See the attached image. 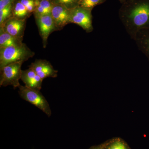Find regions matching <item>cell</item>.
I'll return each mask as SVG.
<instances>
[{
    "mask_svg": "<svg viewBox=\"0 0 149 149\" xmlns=\"http://www.w3.org/2000/svg\"><path fill=\"white\" fill-rule=\"evenodd\" d=\"M35 55L24 43L0 48V69L13 63L27 61Z\"/></svg>",
    "mask_w": 149,
    "mask_h": 149,
    "instance_id": "1",
    "label": "cell"
},
{
    "mask_svg": "<svg viewBox=\"0 0 149 149\" xmlns=\"http://www.w3.org/2000/svg\"><path fill=\"white\" fill-rule=\"evenodd\" d=\"M18 88L19 94L22 98L35 105L49 117L51 116L52 111L49 104L40 91L21 85Z\"/></svg>",
    "mask_w": 149,
    "mask_h": 149,
    "instance_id": "2",
    "label": "cell"
},
{
    "mask_svg": "<svg viewBox=\"0 0 149 149\" xmlns=\"http://www.w3.org/2000/svg\"><path fill=\"white\" fill-rule=\"evenodd\" d=\"M23 61H18L10 63L0 69V86L6 87L11 85L14 89L20 85L19 79H21L22 65Z\"/></svg>",
    "mask_w": 149,
    "mask_h": 149,
    "instance_id": "3",
    "label": "cell"
},
{
    "mask_svg": "<svg viewBox=\"0 0 149 149\" xmlns=\"http://www.w3.org/2000/svg\"><path fill=\"white\" fill-rule=\"evenodd\" d=\"M128 17L136 27L143 29L149 28V3H142L136 6Z\"/></svg>",
    "mask_w": 149,
    "mask_h": 149,
    "instance_id": "4",
    "label": "cell"
},
{
    "mask_svg": "<svg viewBox=\"0 0 149 149\" xmlns=\"http://www.w3.org/2000/svg\"><path fill=\"white\" fill-rule=\"evenodd\" d=\"M70 23L79 25L87 32H90L93 29L92 15L90 10L77 6L70 10Z\"/></svg>",
    "mask_w": 149,
    "mask_h": 149,
    "instance_id": "5",
    "label": "cell"
},
{
    "mask_svg": "<svg viewBox=\"0 0 149 149\" xmlns=\"http://www.w3.org/2000/svg\"><path fill=\"white\" fill-rule=\"evenodd\" d=\"M35 21L42 40L43 47L47 45L49 36L53 32L57 31L51 14L35 16Z\"/></svg>",
    "mask_w": 149,
    "mask_h": 149,
    "instance_id": "6",
    "label": "cell"
},
{
    "mask_svg": "<svg viewBox=\"0 0 149 149\" xmlns=\"http://www.w3.org/2000/svg\"><path fill=\"white\" fill-rule=\"evenodd\" d=\"M70 11L64 6L54 5L51 15L58 30H62L68 24L70 23Z\"/></svg>",
    "mask_w": 149,
    "mask_h": 149,
    "instance_id": "7",
    "label": "cell"
},
{
    "mask_svg": "<svg viewBox=\"0 0 149 149\" xmlns=\"http://www.w3.org/2000/svg\"><path fill=\"white\" fill-rule=\"evenodd\" d=\"M42 80L47 77L55 78L58 71L54 69L50 63L46 60L36 59L29 65Z\"/></svg>",
    "mask_w": 149,
    "mask_h": 149,
    "instance_id": "8",
    "label": "cell"
},
{
    "mask_svg": "<svg viewBox=\"0 0 149 149\" xmlns=\"http://www.w3.org/2000/svg\"><path fill=\"white\" fill-rule=\"evenodd\" d=\"M26 23V19H18L13 17L9 19L1 27L13 37L22 41Z\"/></svg>",
    "mask_w": 149,
    "mask_h": 149,
    "instance_id": "9",
    "label": "cell"
},
{
    "mask_svg": "<svg viewBox=\"0 0 149 149\" xmlns=\"http://www.w3.org/2000/svg\"><path fill=\"white\" fill-rule=\"evenodd\" d=\"M21 80L28 88L39 91L42 89L43 80L32 68L22 70Z\"/></svg>",
    "mask_w": 149,
    "mask_h": 149,
    "instance_id": "10",
    "label": "cell"
},
{
    "mask_svg": "<svg viewBox=\"0 0 149 149\" xmlns=\"http://www.w3.org/2000/svg\"><path fill=\"white\" fill-rule=\"evenodd\" d=\"M34 16L51 14L54 6L52 0H35Z\"/></svg>",
    "mask_w": 149,
    "mask_h": 149,
    "instance_id": "11",
    "label": "cell"
},
{
    "mask_svg": "<svg viewBox=\"0 0 149 149\" xmlns=\"http://www.w3.org/2000/svg\"><path fill=\"white\" fill-rule=\"evenodd\" d=\"M22 41L13 37L6 32L3 27H0V48L20 45Z\"/></svg>",
    "mask_w": 149,
    "mask_h": 149,
    "instance_id": "12",
    "label": "cell"
},
{
    "mask_svg": "<svg viewBox=\"0 0 149 149\" xmlns=\"http://www.w3.org/2000/svg\"><path fill=\"white\" fill-rule=\"evenodd\" d=\"M13 17L18 19H26L31 14L19 0H15L13 6Z\"/></svg>",
    "mask_w": 149,
    "mask_h": 149,
    "instance_id": "13",
    "label": "cell"
},
{
    "mask_svg": "<svg viewBox=\"0 0 149 149\" xmlns=\"http://www.w3.org/2000/svg\"><path fill=\"white\" fill-rule=\"evenodd\" d=\"M13 4L0 10V27H2L9 19L13 17Z\"/></svg>",
    "mask_w": 149,
    "mask_h": 149,
    "instance_id": "14",
    "label": "cell"
},
{
    "mask_svg": "<svg viewBox=\"0 0 149 149\" xmlns=\"http://www.w3.org/2000/svg\"><path fill=\"white\" fill-rule=\"evenodd\" d=\"M54 5L64 6L69 10H71L79 6L80 0H52Z\"/></svg>",
    "mask_w": 149,
    "mask_h": 149,
    "instance_id": "15",
    "label": "cell"
},
{
    "mask_svg": "<svg viewBox=\"0 0 149 149\" xmlns=\"http://www.w3.org/2000/svg\"><path fill=\"white\" fill-rule=\"evenodd\" d=\"M105 149H129L124 141L120 139H115L109 142Z\"/></svg>",
    "mask_w": 149,
    "mask_h": 149,
    "instance_id": "16",
    "label": "cell"
},
{
    "mask_svg": "<svg viewBox=\"0 0 149 149\" xmlns=\"http://www.w3.org/2000/svg\"><path fill=\"white\" fill-rule=\"evenodd\" d=\"M144 29L145 31L144 32L141 40V45L144 52L149 58V28Z\"/></svg>",
    "mask_w": 149,
    "mask_h": 149,
    "instance_id": "17",
    "label": "cell"
},
{
    "mask_svg": "<svg viewBox=\"0 0 149 149\" xmlns=\"http://www.w3.org/2000/svg\"><path fill=\"white\" fill-rule=\"evenodd\" d=\"M101 0H80L79 6L83 8L91 10L97 5Z\"/></svg>",
    "mask_w": 149,
    "mask_h": 149,
    "instance_id": "18",
    "label": "cell"
},
{
    "mask_svg": "<svg viewBox=\"0 0 149 149\" xmlns=\"http://www.w3.org/2000/svg\"><path fill=\"white\" fill-rule=\"evenodd\" d=\"M24 5L29 14L33 13L35 8V0H19Z\"/></svg>",
    "mask_w": 149,
    "mask_h": 149,
    "instance_id": "19",
    "label": "cell"
},
{
    "mask_svg": "<svg viewBox=\"0 0 149 149\" xmlns=\"http://www.w3.org/2000/svg\"><path fill=\"white\" fill-rule=\"evenodd\" d=\"M15 0H0V10L13 4Z\"/></svg>",
    "mask_w": 149,
    "mask_h": 149,
    "instance_id": "20",
    "label": "cell"
},
{
    "mask_svg": "<svg viewBox=\"0 0 149 149\" xmlns=\"http://www.w3.org/2000/svg\"><path fill=\"white\" fill-rule=\"evenodd\" d=\"M90 149H105V147L103 146H100L92 147Z\"/></svg>",
    "mask_w": 149,
    "mask_h": 149,
    "instance_id": "21",
    "label": "cell"
}]
</instances>
